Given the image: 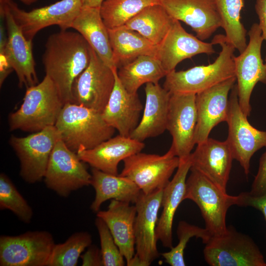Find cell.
<instances>
[{"mask_svg":"<svg viewBox=\"0 0 266 266\" xmlns=\"http://www.w3.org/2000/svg\"><path fill=\"white\" fill-rule=\"evenodd\" d=\"M55 245L46 231L28 232L0 237V266H48Z\"/></svg>","mask_w":266,"mask_h":266,"instance_id":"cell-11","label":"cell"},{"mask_svg":"<svg viewBox=\"0 0 266 266\" xmlns=\"http://www.w3.org/2000/svg\"><path fill=\"white\" fill-rule=\"evenodd\" d=\"M144 147L143 142L119 134L92 149L79 151L77 154L82 162L92 168L109 174L118 175L119 163L140 152Z\"/></svg>","mask_w":266,"mask_h":266,"instance_id":"cell-23","label":"cell"},{"mask_svg":"<svg viewBox=\"0 0 266 266\" xmlns=\"http://www.w3.org/2000/svg\"><path fill=\"white\" fill-rule=\"evenodd\" d=\"M95 225L99 234L103 266H124V257L121 254L105 222L97 217Z\"/></svg>","mask_w":266,"mask_h":266,"instance_id":"cell-37","label":"cell"},{"mask_svg":"<svg viewBox=\"0 0 266 266\" xmlns=\"http://www.w3.org/2000/svg\"><path fill=\"white\" fill-rule=\"evenodd\" d=\"M255 9L259 20L258 24L262 31L263 37L266 41V0H256ZM265 62L266 63V56Z\"/></svg>","mask_w":266,"mask_h":266,"instance_id":"cell-41","label":"cell"},{"mask_svg":"<svg viewBox=\"0 0 266 266\" xmlns=\"http://www.w3.org/2000/svg\"><path fill=\"white\" fill-rule=\"evenodd\" d=\"M90 60V46L77 32L61 30L47 38L42 57L45 75L54 83L64 104L72 102L73 83Z\"/></svg>","mask_w":266,"mask_h":266,"instance_id":"cell-1","label":"cell"},{"mask_svg":"<svg viewBox=\"0 0 266 266\" xmlns=\"http://www.w3.org/2000/svg\"><path fill=\"white\" fill-rule=\"evenodd\" d=\"M237 197L236 205L250 206L259 210L263 214L266 222V192L261 196H254L249 192H244L239 194Z\"/></svg>","mask_w":266,"mask_h":266,"instance_id":"cell-38","label":"cell"},{"mask_svg":"<svg viewBox=\"0 0 266 266\" xmlns=\"http://www.w3.org/2000/svg\"><path fill=\"white\" fill-rule=\"evenodd\" d=\"M0 208L8 209L25 223L30 222L33 214L31 207L4 173L0 175Z\"/></svg>","mask_w":266,"mask_h":266,"instance_id":"cell-36","label":"cell"},{"mask_svg":"<svg viewBox=\"0 0 266 266\" xmlns=\"http://www.w3.org/2000/svg\"><path fill=\"white\" fill-rule=\"evenodd\" d=\"M0 85L1 86L6 78L13 69L2 47H0Z\"/></svg>","mask_w":266,"mask_h":266,"instance_id":"cell-42","label":"cell"},{"mask_svg":"<svg viewBox=\"0 0 266 266\" xmlns=\"http://www.w3.org/2000/svg\"><path fill=\"white\" fill-rule=\"evenodd\" d=\"M228 41L242 53L247 46V31L241 22L244 0H215Z\"/></svg>","mask_w":266,"mask_h":266,"instance_id":"cell-32","label":"cell"},{"mask_svg":"<svg viewBox=\"0 0 266 266\" xmlns=\"http://www.w3.org/2000/svg\"><path fill=\"white\" fill-rule=\"evenodd\" d=\"M191 168L200 172L219 188L226 192L233 156L226 140L208 138L197 144L190 155Z\"/></svg>","mask_w":266,"mask_h":266,"instance_id":"cell-21","label":"cell"},{"mask_svg":"<svg viewBox=\"0 0 266 266\" xmlns=\"http://www.w3.org/2000/svg\"><path fill=\"white\" fill-rule=\"evenodd\" d=\"M161 4L173 19L190 26L201 40L222 27L215 0H161Z\"/></svg>","mask_w":266,"mask_h":266,"instance_id":"cell-18","label":"cell"},{"mask_svg":"<svg viewBox=\"0 0 266 266\" xmlns=\"http://www.w3.org/2000/svg\"><path fill=\"white\" fill-rule=\"evenodd\" d=\"M205 261L211 266H266L263 255L248 235L232 226L212 235L203 249Z\"/></svg>","mask_w":266,"mask_h":266,"instance_id":"cell-6","label":"cell"},{"mask_svg":"<svg viewBox=\"0 0 266 266\" xmlns=\"http://www.w3.org/2000/svg\"><path fill=\"white\" fill-rule=\"evenodd\" d=\"M80 257L82 260V266H103L100 249L94 245H90Z\"/></svg>","mask_w":266,"mask_h":266,"instance_id":"cell-40","label":"cell"},{"mask_svg":"<svg viewBox=\"0 0 266 266\" xmlns=\"http://www.w3.org/2000/svg\"><path fill=\"white\" fill-rule=\"evenodd\" d=\"M55 126L61 139L76 153L108 139L115 131L106 123L101 113L72 102L64 105Z\"/></svg>","mask_w":266,"mask_h":266,"instance_id":"cell-3","label":"cell"},{"mask_svg":"<svg viewBox=\"0 0 266 266\" xmlns=\"http://www.w3.org/2000/svg\"><path fill=\"white\" fill-rule=\"evenodd\" d=\"M177 234L179 242L175 247H172L168 252L161 254L165 262L171 266H185L184 250L190 239L193 237L200 238L206 244L212 234L205 228L190 224L184 221L179 222L177 228Z\"/></svg>","mask_w":266,"mask_h":266,"instance_id":"cell-35","label":"cell"},{"mask_svg":"<svg viewBox=\"0 0 266 266\" xmlns=\"http://www.w3.org/2000/svg\"><path fill=\"white\" fill-rule=\"evenodd\" d=\"M239 106L237 86L234 84L229 96L226 141L233 159L239 162L246 175L249 173L250 162L254 154L264 147L266 148V131L255 128Z\"/></svg>","mask_w":266,"mask_h":266,"instance_id":"cell-10","label":"cell"},{"mask_svg":"<svg viewBox=\"0 0 266 266\" xmlns=\"http://www.w3.org/2000/svg\"><path fill=\"white\" fill-rule=\"evenodd\" d=\"M95 189V198L91 205L94 212L100 210L101 204L112 199L135 203L141 191L130 179L118 175H113L92 168L91 183Z\"/></svg>","mask_w":266,"mask_h":266,"instance_id":"cell-28","label":"cell"},{"mask_svg":"<svg viewBox=\"0 0 266 266\" xmlns=\"http://www.w3.org/2000/svg\"><path fill=\"white\" fill-rule=\"evenodd\" d=\"M236 82L233 77L196 95L197 123L195 134L196 144L209 138L212 130L226 122L229 103V94Z\"/></svg>","mask_w":266,"mask_h":266,"instance_id":"cell-19","label":"cell"},{"mask_svg":"<svg viewBox=\"0 0 266 266\" xmlns=\"http://www.w3.org/2000/svg\"><path fill=\"white\" fill-rule=\"evenodd\" d=\"M197 123L196 95L171 94L166 130L172 137L169 150L180 160L188 158L196 144Z\"/></svg>","mask_w":266,"mask_h":266,"instance_id":"cell-17","label":"cell"},{"mask_svg":"<svg viewBox=\"0 0 266 266\" xmlns=\"http://www.w3.org/2000/svg\"><path fill=\"white\" fill-rule=\"evenodd\" d=\"M136 215L135 205L112 200L106 210H99L97 216L108 227L128 266L135 255L134 223Z\"/></svg>","mask_w":266,"mask_h":266,"instance_id":"cell-24","label":"cell"},{"mask_svg":"<svg viewBox=\"0 0 266 266\" xmlns=\"http://www.w3.org/2000/svg\"><path fill=\"white\" fill-rule=\"evenodd\" d=\"M86 232L73 233L64 243L55 245L48 266H76L81 253L92 244Z\"/></svg>","mask_w":266,"mask_h":266,"instance_id":"cell-34","label":"cell"},{"mask_svg":"<svg viewBox=\"0 0 266 266\" xmlns=\"http://www.w3.org/2000/svg\"><path fill=\"white\" fill-rule=\"evenodd\" d=\"M211 42L221 47L218 57L213 63L185 70H174L165 76L163 87L171 94L197 95L235 77L234 47L222 34L216 35Z\"/></svg>","mask_w":266,"mask_h":266,"instance_id":"cell-2","label":"cell"},{"mask_svg":"<svg viewBox=\"0 0 266 266\" xmlns=\"http://www.w3.org/2000/svg\"><path fill=\"white\" fill-rule=\"evenodd\" d=\"M161 4V0H103L100 13L108 29L123 26L144 8Z\"/></svg>","mask_w":266,"mask_h":266,"instance_id":"cell-33","label":"cell"},{"mask_svg":"<svg viewBox=\"0 0 266 266\" xmlns=\"http://www.w3.org/2000/svg\"><path fill=\"white\" fill-rule=\"evenodd\" d=\"M145 103L141 119L130 137L143 142L158 136L166 130L171 94L159 83H149L145 87Z\"/></svg>","mask_w":266,"mask_h":266,"instance_id":"cell-25","label":"cell"},{"mask_svg":"<svg viewBox=\"0 0 266 266\" xmlns=\"http://www.w3.org/2000/svg\"><path fill=\"white\" fill-rule=\"evenodd\" d=\"M212 42H205L187 33L180 21L175 20L167 33L157 45L155 57L160 62L166 74L174 70L177 65L186 59L200 54L215 53Z\"/></svg>","mask_w":266,"mask_h":266,"instance_id":"cell-20","label":"cell"},{"mask_svg":"<svg viewBox=\"0 0 266 266\" xmlns=\"http://www.w3.org/2000/svg\"><path fill=\"white\" fill-rule=\"evenodd\" d=\"M166 73L154 56L142 55L122 66L117 69L119 81L125 89L137 93L144 84L158 83Z\"/></svg>","mask_w":266,"mask_h":266,"instance_id":"cell-30","label":"cell"},{"mask_svg":"<svg viewBox=\"0 0 266 266\" xmlns=\"http://www.w3.org/2000/svg\"><path fill=\"white\" fill-rule=\"evenodd\" d=\"M163 189L149 194L142 192L135 203L134 223L136 253L128 266H149L159 256L156 230L161 206Z\"/></svg>","mask_w":266,"mask_h":266,"instance_id":"cell-14","label":"cell"},{"mask_svg":"<svg viewBox=\"0 0 266 266\" xmlns=\"http://www.w3.org/2000/svg\"><path fill=\"white\" fill-rule=\"evenodd\" d=\"M115 82L109 99L101 112L106 123L119 134L130 137L140 121L143 109L137 93H131L123 86L115 72Z\"/></svg>","mask_w":266,"mask_h":266,"instance_id":"cell-22","label":"cell"},{"mask_svg":"<svg viewBox=\"0 0 266 266\" xmlns=\"http://www.w3.org/2000/svg\"><path fill=\"white\" fill-rule=\"evenodd\" d=\"M248 35L249 41L245 50L234 57L238 100L243 112L249 116L251 111L250 98L258 82L266 84V63L261 55L264 40L258 23H254Z\"/></svg>","mask_w":266,"mask_h":266,"instance_id":"cell-12","label":"cell"},{"mask_svg":"<svg viewBox=\"0 0 266 266\" xmlns=\"http://www.w3.org/2000/svg\"><path fill=\"white\" fill-rule=\"evenodd\" d=\"M249 192L254 196H261L266 192V151L260 159L258 172Z\"/></svg>","mask_w":266,"mask_h":266,"instance_id":"cell-39","label":"cell"},{"mask_svg":"<svg viewBox=\"0 0 266 266\" xmlns=\"http://www.w3.org/2000/svg\"><path fill=\"white\" fill-rule=\"evenodd\" d=\"M103 0H81L82 6L100 7Z\"/></svg>","mask_w":266,"mask_h":266,"instance_id":"cell-43","label":"cell"},{"mask_svg":"<svg viewBox=\"0 0 266 266\" xmlns=\"http://www.w3.org/2000/svg\"><path fill=\"white\" fill-rule=\"evenodd\" d=\"M60 139L55 126L25 137H10L9 143L19 159L20 174L25 181L34 183L44 178L51 152Z\"/></svg>","mask_w":266,"mask_h":266,"instance_id":"cell-7","label":"cell"},{"mask_svg":"<svg viewBox=\"0 0 266 266\" xmlns=\"http://www.w3.org/2000/svg\"><path fill=\"white\" fill-rule=\"evenodd\" d=\"M191 167L190 156L180 160L173 178L164 188L161 206L163 210L158 219L156 234L163 246L171 249L172 246V225L174 214L181 202L184 200L186 181Z\"/></svg>","mask_w":266,"mask_h":266,"instance_id":"cell-26","label":"cell"},{"mask_svg":"<svg viewBox=\"0 0 266 266\" xmlns=\"http://www.w3.org/2000/svg\"><path fill=\"white\" fill-rule=\"evenodd\" d=\"M6 4L26 38L31 41L38 32L49 26H58L61 30L70 28L82 7L81 0H61L30 11L20 8L12 0Z\"/></svg>","mask_w":266,"mask_h":266,"instance_id":"cell-16","label":"cell"},{"mask_svg":"<svg viewBox=\"0 0 266 266\" xmlns=\"http://www.w3.org/2000/svg\"><path fill=\"white\" fill-rule=\"evenodd\" d=\"M180 162L169 149L163 155L139 152L123 160L119 174L133 181L145 194L164 188Z\"/></svg>","mask_w":266,"mask_h":266,"instance_id":"cell-9","label":"cell"},{"mask_svg":"<svg viewBox=\"0 0 266 266\" xmlns=\"http://www.w3.org/2000/svg\"><path fill=\"white\" fill-rule=\"evenodd\" d=\"M7 35L0 27V46L3 48L9 62L16 72L20 88H27L39 83L33 53V44L27 39L14 19L7 4L0 6Z\"/></svg>","mask_w":266,"mask_h":266,"instance_id":"cell-15","label":"cell"},{"mask_svg":"<svg viewBox=\"0 0 266 266\" xmlns=\"http://www.w3.org/2000/svg\"><path fill=\"white\" fill-rule=\"evenodd\" d=\"M83 163L59 139L51 152L43 178L46 186L67 197L72 192L90 185L91 174Z\"/></svg>","mask_w":266,"mask_h":266,"instance_id":"cell-13","label":"cell"},{"mask_svg":"<svg viewBox=\"0 0 266 266\" xmlns=\"http://www.w3.org/2000/svg\"><path fill=\"white\" fill-rule=\"evenodd\" d=\"M70 28L84 37L106 65L117 68L113 61L108 28L101 16L100 7L82 6Z\"/></svg>","mask_w":266,"mask_h":266,"instance_id":"cell-27","label":"cell"},{"mask_svg":"<svg viewBox=\"0 0 266 266\" xmlns=\"http://www.w3.org/2000/svg\"><path fill=\"white\" fill-rule=\"evenodd\" d=\"M190 171L186 181L184 200H190L198 206L205 228L212 235L225 233L227 212L231 206L236 205L237 196L228 195L198 170L191 168Z\"/></svg>","mask_w":266,"mask_h":266,"instance_id":"cell-5","label":"cell"},{"mask_svg":"<svg viewBox=\"0 0 266 266\" xmlns=\"http://www.w3.org/2000/svg\"><path fill=\"white\" fill-rule=\"evenodd\" d=\"M112 59L117 69L142 55L155 57L157 46L125 25L108 29Z\"/></svg>","mask_w":266,"mask_h":266,"instance_id":"cell-29","label":"cell"},{"mask_svg":"<svg viewBox=\"0 0 266 266\" xmlns=\"http://www.w3.org/2000/svg\"><path fill=\"white\" fill-rule=\"evenodd\" d=\"M90 52L88 66L73 83L71 102L101 113L113 91L117 69L106 65L90 46Z\"/></svg>","mask_w":266,"mask_h":266,"instance_id":"cell-8","label":"cell"},{"mask_svg":"<svg viewBox=\"0 0 266 266\" xmlns=\"http://www.w3.org/2000/svg\"><path fill=\"white\" fill-rule=\"evenodd\" d=\"M12 0H0V6H3L7 4L8 2ZM21 2L27 5H31L38 0H19Z\"/></svg>","mask_w":266,"mask_h":266,"instance_id":"cell-44","label":"cell"},{"mask_svg":"<svg viewBox=\"0 0 266 266\" xmlns=\"http://www.w3.org/2000/svg\"><path fill=\"white\" fill-rule=\"evenodd\" d=\"M175 20L161 4H157L144 8L125 26L157 46L163 41Z\"/></svg>","mask_w":266,"mask_h":266,"instance_id":"cell-31","label":"cell"},{"mask_svg":"<svg viewBox=\"0 0 266 266\" xmlns=\"http://www.w3.org/2000/svg\"><path fill=\"white\" fill-rule=\"evenodd\" d=\"M64 105L54 83L45 75L26 89L21 106L8 116L9 129L35 133L55 126Z\"/></svg>","mask_w":266,"mask_h":266,"instance_id":"cell-4","label":"cell"}]
</instances>
